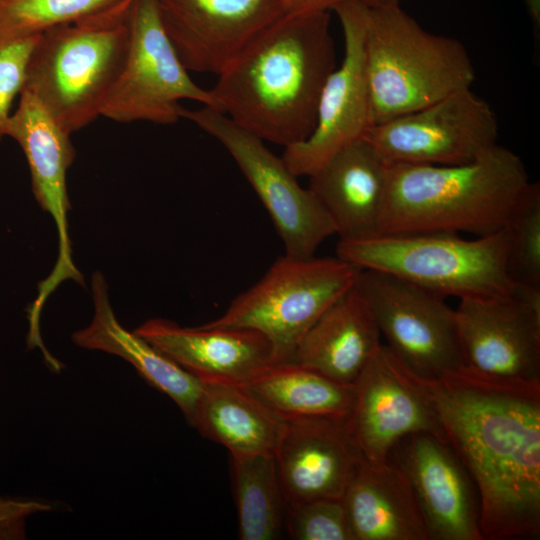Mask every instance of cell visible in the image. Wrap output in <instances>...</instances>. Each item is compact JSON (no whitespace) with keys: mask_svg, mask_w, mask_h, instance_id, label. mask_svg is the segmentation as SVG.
<instances>
[{"mask_svg":"<svg viewBox=\"0 0 540 540\" xmlns=\"http://www.w3.org/2000/svg\"><path fill=\"white\" fill-rule=\"evenodd\" d=\"M242 386L281 421L346 419L355 395L354 384L336 382L294 361L272 364Z\"/></svg>","mask_w":540,"mask_h":540,"instance_id":"cell-25","label":"cell"},{"mask_svg":"<svg viewBox=\"0 0 540 540\" xmlns=\"http://www.w3.org/2000/svg\"><path fill=\"white\" fill-rule=\"evenodd\" d=\"M2 0H0V3H1Z\"/></svg>","mask_w":540,"mask_h":540,"instance_id":"cell-36","label":"cell"},{"mask_svg":"<svg viewBox=\"0 0 540 540\" xmlns=\"http://www.w3.org/2000/svg\"><path fill=\"white\" fill-rule=\"evenodd\" d=\"M418 382L476 486L482 538H538L540 381L465 366L439 381Z\"/></svg>","mask_w":540,"mask_h":540,"instance_id":"cell-1","label":"cell"},{"mask_svg":"<svg viewBox=\"0 0 540 540\" xmlns=\"http://www.w3.org/2000/svg\"><path fill=\"white\" fill-rule=\"evenodd\" d=\"M6 136L14 139L27 159L32 189L41 208L54 219L59 252L50 275L38 287L30 312L39 316L50 294L65 280L84 285V278L72 260L67 215L71 209L66 176L76 152L66 132L42 103L22 90L17 109L8 121Z\"/></svg>","mask_w":540,"mask_h":540,"instance_id":"cell-15","label":"cell"},{"mask_svg":"<svg viewBox=\"0 0 540 540\" xmlns=\"http://www.w3.org/2000/svg\"><path fill=\"white\" fill-rule=\"evenodd\" d=\"M507 272L515 284L540 286V184L531 182L505 226Z\"/></svg>","mask_w":540,"mask_h":540,"instance_id":"cell-28","label":"cell"},{"mask_svg":"<svg viewBox=\"0 0 540 540\" xmlns=\"http://www.w3.org/2000/svg\"><path fill=\"white\" fill-rule=\"evenodd\" d=\"M337 257L360 269L384 272L444 297L512 292L507 272L508 233L465 239L458 233L380 234L338 242Z\"/></svg>","mask_w":540,"mask_h":540,"instance_id":"cell-5","label":"cell"},{"mask_svg":"<svg viewBox=\"0 0 540 540\" xmlns=\"http://www.w3.org/2000/svg\"><path fill=\"white\" fill-rule=\"evenodd\" d=\"M180 115L229 152L271 217L286 255L312 257L324 240L336 234L316 196L298 183L282 157L271 152L262 139L208 106L197 110L182 107Z\"/></svg>","mask_w":540,"mask_h":540,"instance_id":"cell-10","label":"cell"},{"mask_svg":"<svg viewBox=\"0 0 540 540\" xmlns=\"http://www.w3.org/2000/svg\"><path fill=\"white\" fill-rule=\"evenodd\" d=\"M528 11L534 21V23H537V26L540 22V0H525Z\"/></svg>","mask_w":540,"mask_h":540,"instance_id":"cell-34","label":"cell"},{"mask_svg":"<svg viewBox=\"0 0 540 540\" xmlns=\"http://www.w3.org/2000/svg\"><path fill=\"white\" fill-rule=\"evenodd\" d=\"M330 20L329 11L289 12L269 25L217 75V110L263 141L305 140L336 68Z\"/></svg>","mask_w":540,"mask_h":540,"instance_id":"cell-2","label":"cell"},{"mask_svg":"<svg viewBox=\"0 0 540 540\" xmlns=\"http://www.w3.org/2000/svg\"><path fill=\"white\" fill-rule=\"evenodd\" d=\"M129 45L128 19L78 21L42 32L33 48L24 90L69 134L93 123L120 73Z\"/></svg>","mask_w":540,"mask_h":540,"instance_id":"cell-6","label":"cell"},{"mask_svg":"<svg viewBox=\"0 0 540 540\" xmlns=\"http://www.w3.org/2000/svg\"><path fill=\"white\" fill-rule=\"evenodd\" d=\"M129 45L101 117L119 123L175 124L181 100L217 110L210 90L198 86L172 46L155 0H134L127 11Z\"/></svg>","mask_w":540,"mask_h":540,"instance_id":"cell-9","label":"cell"},{"mask_svg":"<svg viewBox=\"0 0 540 540\" xmlns=\"http://www.w3.org/2000/svg\"><path fill=\"white\" fill-rule=\"evenodd\" d=\"M530 183L521 158L498 144L460 165L390 162L380 234L496 233Z\"/></svg>","mask_w":540,"mask_h":540,"instance_id":"cell-3","label":"cell"},{"mask_svg":"<svg viewBox=\"0 0 540 540\" xmlns=\"http://www.w3.org/2000/svg\"><path fill=\"white\" fill-rule=\"evenodd\" d=\"M189 424L237 456L274 454L281 420L243 386L205 382Z\"/></svg>","mask_w":540,"mask_h":540,"instance_id":"cell-24","label":"cell"},{"mask_svg":"<svg viewBox=\"0 0 540 540\" xmlns=\"http://www.w3.org/2000/svg\"><path fill=\"white\" fill-rule=\"evenodd\" d=\"M356 290L370 308L386 347L420 382H434L466 366L456 313L446 297L393 275L361 269Z\"/></svg>","mask_w":540,"mask_h":540,"instance_id":"cell-8","label":"cell"},{"mask_svg":"<svg viewBox=\"0 0 540 540\" xmlns=\"http://www.w3.org/2000/svg\"><path fill=\"white\" fill-rule=\"evenodd\" d=\"M119 0H7L0 4V40L29 37L78 22Z\"/></svg>","mask_w":540,"mask_h":540,"instance_id":"cell-27","label":"cell"},{"mask_svg":"<svg viewBox=\"0 0 540 540\" xmlns=\"http://www.w3.org/2000/svg\"><path fill=\"white\" fill-rule=\"evenodd\" d=\"M390 162L367 139L337 151L312 173L309 189L332 220L341 242L380 234Z\"/></svg>","mask_w":540,"mask_h":540,"instance_id":"cell-20","label":"cell"},{"mask_svg":"<svg viewBox=\"0 0 540 540\" xmlns=\"http://www.w3.org/2000/svg\"><path fill=\"white\" fill-rule=\"evenodd\" d=\"M350 1H360L366 3L367 5L386 2H399V0H287L290 12H330L337 5Z\"/></svg>","mask_w":540,"mask_h":540,"instance_id":"cell-32","label":"cell"},{"mask_svg":"<svg viewBox=\"0 0 540 540\" xmlns=\"http://www.w3.org/2000/svg\"><path fill=\"white\" fill-rule=\"evenodd\" d=\"M53 510L44 500L0 495V538H19L26 518Z\"/></svg>","mask_w":540,"mask_h":540,"instance_id":"cell-31","label":"cell"},{"mask_svg":"<svg viewBox=\"0 0 540 540\" xmlns=\"http://www.w3.org/2000/svg\"><path fill=\"white\" fill-rule=\"evenodd\" d=\"M490 105L471 88L375 124L366 134L391 163L450 166L469 163L497 145Z\"/></svg>","mask_w":540,"mask_h":540,"instance_id":"cell-11","label":"cell"},{"mask_svg":"<svg viewBox=\"0 0 540 540\" xmlns=\"http://www.w3.org/2000/svg\"><path fill=\"white\" fill-rule=\"evenodd\" d=\"M354 391L353 406L346 422L366 462L386 463L399 441L414 433H431L446 441L421 384L400 365L385 344L359 375Z\"/></svg>","mask_w":540,"mask_h":540,"instance_id":"cell-14","label":"cell"},{"mask_svg":"<svg viewBox=\"0 0 540 540\" xmlns=\"http://www.w3.org/2000/svg\"><path fill=\"white\" fill-rule=\"evenodd\" d=\"M355 540H429L411 485L391 461L365 460L342 498Z\"/></svg>","mask_w":540,"mask_h":540,"instance_id":"cell-23","label":"cell"},{"mask_svg":"<svg viewBox=\"0 0 540 540\" xmlns=\"http://www.w3.org/2000/svg\"><path fill=\"white\" fill-rule=\"evenodd\" d=\"M344 37V57L328 76L318 102L316 123L303 141L285 147L282 159L295 176H310L348 144L374 126L365 58L367 4L337 5Z\"/></svg>","mask_w":540,"mask_h":540,"instance_id":"cell-12","label":"cell"},{"mask_svg":"<svg viewBox=\"0 0 540 540\" xmlns=\"http://www.w3.org/2000/svg\"><path fill=\"white\" fill-rule=\"evenodd\" d=\"M285 532L294 540H355L342 499L287 505Z\"/></svg>","mask_w":540,"mask_h":540,"instance_id":"cell-29","label":"cell"},{"mask_svg":"<svg viewBox=\"0 0 540 540\" xmlns=\"http://www.w3.org/2000/svg\"><path fill=\"white\" fill-rule=\"evenodd\" d=\"M163 28L190 72L219 75L264 29L290 12L287 0H155Z\"/></svg>","mask_w":540,"mask_h":540,"instance_id":"cell-16","label":"cell"},{"mask_svg":"<svg viewBox=\"0 0 540 540\" xmlns=\"http://www.w3.org/2000/svg\"><path fill=\"white\" fill-rule=\"evenodd\" d=\"M388 460L408 479L429 540H483L476 486L446 441L414 433L399 441Z\"/></svg>","mask_w":540,"mask_h":540,"instance_id":"cell-17","label":"cell"},{"mask_svg":"<svg viewBox=\"0 0 540 540\" xmlns=\"http://www.w3.org/2000/svg\"><path fill=\"white\" fill-rule=\"evenodd\" d=\"M92 295L93 319L87 327L73 333V342L79 347L110 353L129 362L151 386L167 395L190 423L203 382L119 323L109 301L108 286L99 271L92 277Z\"/></svg>","mask_w":540,"mask_h":540,"instance_id":"cell-21","label":"cell"},{"mask_svg":"<svg viewBox=\"0 0 540 540\" xmlns=\"http://www.w3.org/2000/svg\"><path fill=\"white\" fill-rule=\"evenodd\" d=\"M346 419L281 421L274 457L287 505L343 498L364 461Z\"/></svg>","mask_w":540,"mask_h":540,"instance_id":"cell-18","label":"cell"},{"mask_svg":"<svg viewBox=\"0 0 540 540\" xmlns=\"http://www.w3.org/2000/svg\"><path fill=\"white\" fill-rule=\"evenodd\" d=\"M360 268L339 257L277 258L209 326L256 330L270 342L275 363L292 361L318 318L352 288Z\"/></svg>","mask_w":540,"mask_h":540,"instance_id":"cell-7","label":"cell"},{"mask_svg":"<svg viewBox=\"0 0 540 540\" xmlns=\"http://www.w3.org/2000/svg\"><path fill=\"white\" fill-rule=\"evenodd\" d=\"M5 1H7V0H2L1 3H2V2H5ZM1 3H0V4H1Z\"/></svg>","mask_w":540,"mask_h":540,"instance_id":"cell-35","label":"cell"},{"mask_svg":"<svg viewBox=\"0 0 540 540\" xmlns=\"http://www.w3.org/2000/svg\"><path fill=\"white\" fill-rule=\"evenodd\" d=\"M134 332L203 383L242 386L274 364L269 340L248 328L182 327L154 318Z\"/></svg>","mask_w":540,"mask_h":540,"instance_id":"cell-19","label":"cell"},{"mask_svg":"<svg viewBox=\"0 0 540 540\" xmlns=\"http://www.w3.org/2000/svg\"><path fill=\"white\" fill-rule=\"evenodd\" d=\"M455 309L466 366L493 376L540 381V286L459 299Z\"/></svg>","mask_w":540,"mask_h":540,"instance_id":"cell-13","label":"cell"},{"mask_svg":"<svg viewBox=\"0 0 540 540\" xmlns=\"http://www.w3.org/2000/svg\"><path fill=\"white\" fill-rule=\"evenodd\" d=\"M134 0H119L108 9L100 12L98 17L108 22H119L125 19L127 11Z\"/></svg>","mask_w":540,"mask_h":540,"instance_id":"cell-33","label":"cell"},{"mask_svg":"<svg viewBox=\"0 0 540 540\" xmlns=\"http://www.w3.org/2000/svg\"><path fill=\"white\" fill-rule=\"evenodd\" d=\"M40 34L0 40V139L6 136L11 106L24 88L29 60Z\"/></svg>","mask_w":540,"mask_h":540,"instance_id":"cell-30","label":"cell"},{"mask_svg":"<svg viewBox=\"0 0 540 540\" xmlns=\"http://www.w3.org/2000/svg\"><path fill=\"white\" fill-rule=\"evenodd\" d=\"M241 540H275L285 531L287 504L274 454L230 455Z\"/></svg>","mask_w":540,"mask_h":540,"instance_id":"cell-26","label":"cell"},{"mask_svg":"<svg viewBox=\"0 0 540 540\" xmlns=\"http://www.w3.org/2000/svg\"><path fill=\"white\" fill-rule=\"evenodd\" d=\"M380 337L370 308L353 286L312 325L292 361L353 385L382 345Z\"/></svg>","mask_w":540,"mask_h":540,"instance_id":"cell-22","label":"cell"},{"mask_svg":"<svg viewBox=\"0 0 540 540\" xmlns=\"http://www.w3.org/2000/svg\"><path fill=\"white\" fill-rule=\"evenodd\" d=\"M365 58L374 125L471 88L476 76L460 41L425 30L399 2L367 5Z\"/></svg>","mask_w":540,"mask_h":540,"instance_id":"cell-4","label":"cell"}]
</instances>
